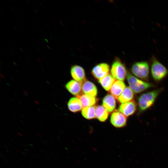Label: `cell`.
Returning a JSON list of instances; mask_svg holds the SVG:
<instances>
[{
    "label": "cell",
    "instance_id": "cell-1",
    "mask_svg": "<svg viewBox=\"0 0 168 168\" xmlns=\"http://www.w3.org/2000/svg\"><path fill=\"white\" fill-rule=\"evenodd\" d=\"M158 89L144 93L138 99V113L139 114L149 109L154 103L161 91Z\"/></svg>",
    "mask_w": 168,
    "mask_h": 168
},
{
    "label": "cell",
    "instance_id": "cell-2",
    "mask_svg": "<svg viewBox=\"0 0 168 168\" xmlns=\"http://www.w3.org/2000/svg\"><path fill=\"white\" fill-rule=\"evenodd\" d=\"M127 77L130 88L135 93H140L153 86L152 84L140 80L129 72Z\"/></svg>",
    "mask_w": 168,
    "mask_h": 168
},
{
    "label": "cell",
    "instance_id": "cell-3",
    "mask_svg": "<svg viewBox=\"0 0 168 168\" xmlns=\"http://www.w3.org/2000/svg\"><path fill=\"white\" fill-rule=\"evenodd\" d=\"M151 72L154 80L158 82L162 80L168 74V70L153 57L151 62Z\"/></svg>",
    "mask_w": 168,
    "mask_h": 168
},
{
    "label": "cell",
    "instance_id": "cell-4",
    "mask_svg": "<svg viewBox=\"0 0 168 168\" xmlns=\"http://www.w3.org/2000/svg\"><path fill=\"white\" fill-rule=\"evenodd\" d=\"M131 71L134 75L139 78L146 81L148 79L149 67L147 62L143 61L135 63L131 67Z\"/></svg>",
    "mask_w": 168,
    "mask_h": 168
},
{
    "label": "cell",
    "instance_id": "cell-5",
    "mask_svg": "<svg viewBox=\"0 0 168 168\" xmlns=\"http://www.w3.org/2000/svg\"><path fill=\"white\" fill-rule=\"evenodd\" d=\"M112 76L116 80L124 81L127 76V72L124 64L118 58L113 62L111 69Z\"/></svg>",
    "mask_w": 168,
    "mask_h": 168
},
{
    "label": "cell",
    "instance_id": "cell-6",
    "mask_svg": "<svg viewBox=\"0 0 168 168\" xmlns=\"http://www.w3.org/2000/svg\"><path fill=\"white\" fill-rule=\"evenodd\" d=\"M110 69V66L107 63H101L93 67L91 73L94 77L99 80L109 74Z\"/></svg>",
    "mask_w": 168,
    "mask_h": 168
},
{
    "label": "cell",
    "instance_id": "cell-7",
    "mask_svg": "<svg viewBox=\"0 0 168 168\" xmlns=\"http://www.w3.org/2000/svg\"><path fill=\"white\" fill-rule=\"evenodd\" d=\"M110 121L114 127L121 128L126 125L127 118L120 111H116L112 114L110 117Z\"/></svg>",
    "mask_w": 168,
    "mask_h": 168
},
{
    "label": "cell",
    "instance_id": "cell-8",
    "mask_svg": "<svg viewBox=\"0 0 168 168\" xmlns=\"http://www.w3.org/2000/svg\"><path fill=\"white\" fill-rule=\"evenodd\" d=\"M71 74L73 78L81 83L86 81L85 72L84 69L78 65H74L70 69Z\"/></svg>",
    "mask_w": 168,
    "mask_h": 168
},
{
    "label": "cell",
    "instance_id": "cell-9",
    "mask_svg": "<svg viewBox=\"0 0 168 168\" xmlns=\"http://www.w3.org/2000/svg\"><path fill=\"white\" fill-rule=\"evenodd\" d=\"M137 105L136 102L132 100L122 104L119 106V110L126 117L133 114L137 110Z\"/></svg>",
    "mask_w": 168,
    "mask_h": 168
},
{
    "label": "cell",
    "instance_id": "cell-10",
    "mask_svg": "<svg viewBox=\"0 0 168 168\" xmlns=\"http://www.w3.org/2000/svg\"><path fill=\"white\" fill-rule=\"evenodd\" d=\"M125 88L126 85L123 81L116 80L110 91L112 95L117 99Z\"/></svg>",
    "mask_w": 168,
    "mask_h": 168
},
{
    "label": "cell",
    "instance_id": "cell-11",
    "mask_svg": "<svg viewBox=\"0 0 168 168\" xmlns=\"http://www.w3.org/2000/svg\"><path fill=\"white\" fill-rule=\"evenodd\" d=\"M82 84L75 80H71L67 83L65 87L71 94L77 96L81 93Z\"/></svg>",
    "mask_w": 168,
    "mask_h": 168
},
{
    "label": "cell",
    "instance_id": "cell-12",
    "mask_svg": "<svg viewBox=\"0 0 168 168\" xmlns=\"http://www.w3.org/2000/svg\"><path fill=\"white\" fill-rule=\"evenodd\" d=\"M76 97L81 101L83 108L93 106L97 101L95 97L85 94L80 93Z\"/></svg>",
    "mask_w": 168,
    "mask_h": 168
},
{
    "label": "cell",
    "instance_id": "cell-13",
    "mask_svg": "<svg viewBox=\"0 0 168 168\" xmlns=\"http://www.w3.org/2000/svg\"><path fill=\"white\" fill-rule=\"evenodd\" d=\"M102 105L109 112H113L116 106L114 97L111 95H107L103 99Z\"/></svg>",
    "mask_w": 168,
    "mask_h": 168
},
{
    "label": "cell",
    "instance_id": "cell-14",
    "mask_svg": "<svg viewBox=\"0 0 168 168\" xmlns=\"http://www.w3.org/2000/svg\"><path fill=\"white\" fill-rule=\"evenodd\" d=\"M82 90L86 95L96 96L97 93V89L92 82L88 81H85L82 85Z\"/></svg>",
    "mask_w": 168,
    "mask_h": 168
},
{
    "label": "cell",
    "instance_id": "cell-15",
    "mask_svg": "<svg viewBox=\"0 0 168 168\" xmlns=\"http://www.w3.org/2000/svg\"><path fill=\"white\" fill-rule=\"evenodd\" d=\"M134 97L133 91L130 87H127L124 89L117 99L119 102L123 104L132 101Z\"/></svg>",
    "mask_w": 168,
    "mask_h": 168
},
{
    "label": "cell",
    "instance_id": "cell-16",
    "mask_svg": "<svg viewBox=\"0 0 168 168\" xmlns=\"http://www.w3.org/2000/svg\"><path fill=\"white\" fill-rule=\"evenodd\" d=\"M69 110L73 112H76L81 110L82 108V103L80 100L77 97H72L68 103Z\"/></svg>",
    "mask_w": 168,
    "mask_h": 168
},
{
    "label": "cell",
    "instance_id": "cell-17",
    "mask_svg": "<svg viewBox=\"0 0 168 168\" xmlns=\"http://www.w3.org/2000/svg\"><path fill=\"white\" fill-rule=\"evenodd\" d=\"M116 80L112 75L109 74L99 80V82L105 90L109 91Z\"/></svg>",
    "mask_w": 168,
    "mask_h": 168
},
{
    "label": "cell",
    "instance_id": "cell-18",
    "mask_svg": "<svg viewBox=\"0 0 168 168\" xmlns=\"http://www.w3.org/2000/svg\"><path fill=\"white\" fill-rule=\"evenodd\" d=\"M109 113L102 106L99 105L96 107V117L100 122L105 121L108 118Z\"/></svg>",
    "mask_w": 168,
    "mask_h": 168
},
{
    "label": "cell",
    "instance_id": "cell-19",
    "mask_svg": "<svg viewBox=\"0 0 168 168\" xmlns=\"http://www.w3.org/2000/svg\"><path fill=\"white\" fill-rule=\"evenodd\" d=\"M96 107L94 106L83 108L82 111V114L87 119H94L96 117Z\"/></svg>",
    "mask_w": 168,
    "mask_h": 168
}]
</instances>
